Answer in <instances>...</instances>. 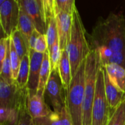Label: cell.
<instances>
[{
    "mask_svg": "<svg viewBox=\"0 0 125 125\" xmlns=\"http://www.w3.org/2000/svg\"><path fill=\"white\" fill-rule=\"evenodd\" d=\"M87 38L92 50L109 49L114 53L111 64L125 68V18L122 12H111L106 18L100 17Z\"/></svg>",
    "mask_w": 125,
    "mask_h": 125,
    "instance_id": "obj_1",
    "label": "cell"
},
{
    "mask_svg": "<svg viewBox=\"0 0 125 125\" xmlns=\"http://www.w3.org/2000/svg\"><path fill=\"white\" fill-rule=\"evenodd\" d=\"M67 51L68 52L73 77L77 73L81 64L92 51L87 38V32L77 7L73 13V25L70 40Z\"/></svg>",
    "mask_w": 125,
    "mask_h": 125,
    "instance_id": "obj_2",
    "label": "cell"
},
{
    "mask_svg": "<svg viewBox=\"0 0 125 125\" xmlns=\"http://www.w3.org/2000/svg\"><path fill=\"white\" fill-rule=\"evenodd\" d=\"M86 60L81 64L67 90L66 107L73 125H82V110L85 92Z\"/></svg>",
    "mask_w": 125,
    "mask_h": 125,
    "instance_id": "obj_3",
    "label": "cell"
},
{
    "mask_svg": "<svg viewBox=\"0 0 125 125\" xmlns=\"http://www.w3.org/2000/svg\"><path fill=\"white\" fill-rule=\"evenodd\" d=\"M100 62L96 51L92 50L86 59L85 92L82 110V125H92V108L95 97L97 74Z\"/></svg>",
    "mask_w": 125,
    "mask_h": 125,
    "instance_id": "obj_4",
    "label": "cell"
},
{
    "mask_svg": "<svg viewBox=\"0 0 125 125\" xmlns=\"http://www.w3.org/2000/svg\"><path fill=\"white\" fill-rule=\"evenodd\" d=\"M111 112L107 100L104 83V70L100 64L96 81V91L92 108V125H108Z\"/></svg>",
    "mask_w": 125,
    "mask_h": 125,
    "instance_id": "obj_5",
    "label": "cell"
},
{
    "mask_svg": "<svg viewBox=\"0 0 125 125\" xmlns=\"http://www.w3.org/2000/svg\"><path fill=\"white\" fill-rule=\"evenodd\" d=\"M26 97V89L20 88L15 81L7 83L0 78V107L19 111Z\"/></svg>",
    "mask_w": 125,
    "mask_h": 125,
    "instance_id": "obj_6",
    "label": "cell"
},
{
    "mask_svg": "<svg viewBox=\"0 0 125 125\" xmlns=\"http://www.w3.org/2000/svg\"><path fill=\"white\" fill-rule=\"evenodd\" d=\"M20 12L18 0H0V23L2 37H10L18 29Z\"/></svg>",
    "mask_w": 125,
    "mask_h": 125,
    "instance_id": "obj_7",
    "label": "cell"
},
{
    "mask_svg": "<svg viewBox=\"0 0 125 125\" xmlns=\"http://www.w3.org/2000/svg\"><path fill=\"white\" fill-rule=\"evenodd\" d=\"M65 89L62 83L59 70H51L45 94L48 95L55 112H61L66 108Z\"/></svg>",
    "mask_w": 125,
    "mask_h": 125,
    "instance_id": "obj_8",
    "label": "cell"
},
{
    "mask_svg": "<svg viewBox=\"0 0 125 125\" xmlns=\"http://www.w3.org/2000/svg\"><path fill=\"white\" fill-rule=\"evenodd\" d=\"M19 4L31 18L36 30L45 35L46 22L43 6V0H18Z\"/></svg>",
    "mask_w": 125,
    "mask_h": 125,
    "instance_id": "obj_9",
    "label": "cell"
},
{
    "mask_svg": "<svg viewBox=\"0 0 125 125\" xmlns=\"http://www.w3.org/2000/svg\"><path fill=\"white\" fill-rule=\"evenodd\" d=\"M45 94L27 92L26 109L33 119L44 117L52 112L45 101Z\"/></svg>",
    "mask_w": 125,
    "mask_h": 125,
    "instance_id": "obj_10",
    "label": "cell"
},
{
    "mask_svg": "<svg viewBox=\"0 0 125 125\" xmlns=\"http://www.w3.org/2000/svg\"><path fill=\"white\" fill-rule=\"evenodd\" d=\"M56 20L59 46L62 51L67 48L70 40L73 25V15L60 12L56 14Z\"/></svg>",
    "mask_w": 125,
    "mask_h": 125,
    "instance_id": "obj_11",
    "label": "cell"
},
{
    "mask_svg": "<svg viewBox=\"0 0 125 125\" xmlns=\"http://www.w3.org/2000/svg\"><path fill=\"white\" fill-rule=\"evenodd\" d=\"M29 56L30 67L26 90L29 92H37L39 86L40 73L43 61L44 54L37 53L34 50H30Z\"/></svg>",
    "mask_w": 125,
    "mask_h": 125,
    "instance_id": "obj_12",
    "label": "cell"
},
{
    "mask_svg": "<svg viewBox=\"0 0 125 125\" xmlns=\"http://www.w3.org/2000/svg\"><path fill=\"white\" fill-rule=\"evenodd\" d=\"M104 83L107 100L110 107L111 115L122 103L125 97V92L116 87L110 80L105 70L104 69Z\"/></svg>",
    "mask_w": 125,
    "mask_h": 125,
    "instance_id": "obj_13",
    "label": "cell"
},
{
    "mask_svg": "<svg viewBox=\"0 0 125 125\" xmlns=\"http://www.w3.org/2000/svg\"><path fill=\"white\" fill-rule=\"evenodd\" d=\"M33 120L34 125H73L67 107L61 112L52 111L46 116Z\"/></svg>",
    "mask_w": 125,
    "mask_h": 125,
    "instance_id": "obj_14",
    "label": "cell"
},
{
    "mask_svg": "<svg viewBox=\"0 0 125 125\" xmlns=\"http://www.w3.org/2000/svg\"><path fill=\"white\" fill-rule=\"evenodd\" d=\"M103 67L111 82L125 92V68L116 64H109Z\"/></svg>",
    "mask_w": 125,
    "mask_h": 125,
    "instance_id": "obj_15",
    "label": "cell"
},
{
    "mask_svg": "<svg viewBox=\"0 0 125 125\" xmlns=\"http://www.w3.org/2000/svg\"><path fill=\"white\" fill-rule=\"evenodd\" d=\"M59 73L64 89L67 90L73 79L72 67L67 49L62 51V56L59 65Z\"/></svg>",
    "mask_w": 125,
    "mask_h": 125,
    "instance_id": "obj_16",
    "label": "cell"
},
{
    "mask_svg": "<svg viewBox=\"0 0 125 125\" xmlns=\"http://www.w3.org/2000/svg\"><path fill=\"white\" fill-rule=\"evenodd\" d=\"M18 29L20 31V32L22 34V35L26 40L28 46H29V39L32 34V33L34 32V31L36 30V29L31 18L29 16V15L26 13V12L21 5H20Z\"/></svg>",
    "mask_w": 125,
    "mask_h": 125,
    "instance_id": "obj_17",
    "label": "cell"
},
{
    "mask_svg": "<svg viewBox=\"0 0 125 125\" xmlns=\"http://www.w3.org/2000/svg\"><path fill=\"white\" fill-rule=\"evenodd\" d=\"M51 73V62L49 58V52L48 50L44 53V56H43V61H42L40 73V80H39V86H38L37 92L45 94V87L48 82Z\"/></svg>",
    "mask_w": 125,
    "mask_h": 125,
    "instance_id": "obj_18",
    "label": "cell"
},
{
    "mask_svg": "<svg viewBox=\"0 0 125 125\" xmlns=\"http://www.w3.org/2000/svg\"><path fill=\"white\" fill-rule=\"evenodd\" d=\"M10 42L11 37L7 38V48L6 56L1 63L0 70V78L7 81V83H12L14 81L12 77V69H11V61H10Z\"/></svg>",
    "mask_w": 125,
    "mask_h": 125,
    "instance_id": "obj_19",
    "label": "cell"
},
{
    "mask_svg": "<svg viewBox=\"0 0 125 125\" xmlns=\"http://www.w3.org/2000/svg\"><path fill=\"white\" fill-rule=\"evenodd\" d=\"M30 67V56L29 53L26 55L21 61V66L18 75L17 80L15 81L18 86L21 89H26Z\"/></svg>",
    "mask_w": 125,
    "mask_h": 125,
    "instance_id": "obj_20",
    "label": "cell"
},
{
    "mask_svg": "<svg viewBox=\"0 0 125 125\" xmlns=\"http://www.w3.org/2000/svg\"><path fill=\"white\" fill-rule=\"evenodd\" d=\"M11 39L13 42L14 47L21 60L26 55L29 53L30 50L28 46L27 42L18 29L12 33Z\"/></svg>",
    "mask_w": 125,
    "mask_h": 125,
    "instance_id": "obj_21",
    "label": "cell"
},
{
    "mask_svg": "<svg viewBox=\"0 0 125 125\" xmlns=\"http://www.w3.org/2000/svg\"><path fill=\"white\" fill-rule=\"evenodd\" d=\"M45 37L48 42V50L54 45L58 38V32H57V25L56 15L53 16L49 21L46 24V33Z\"/></svg>",
    "mask_w": 125,
    "mask_h": 125,
    "instance_id": "obj_22",
    "label": "cell"
},
{
    "mask_svg": "<svg viewBox=\"0 0 125 125\" xmlns=\"http://www.w3.org/2000/svg\"><path fill=\"white\" fill-rule=\"evenodd\" d=\"M48 52L51 70H59V65L62 56V50L59 46V39L56 40L54 45L48 50Z\"/></svg>",
    "mask_w": 125,
    "mask_h": 125,
    "instance_id": "obj_23",
    "label": "cell"
},
{
    "mask_svg": "<svg viewBox=\"0 0 125 125\" xmlns=\"http://www.w3.org/2000/svg\"><path fill=\"white\" fill-rule=\"evenodd\" d=\"M10 61H11L12 77L14 81H16L17 78H18L21 60L14 47L12 39H11V42H10Z\"/></svg>",
    "mask_w": 125,
    "mask_h": 125,
    "instance_id": "obj_24",
    "label": "cell"
},
{
    "mask_svg": "<svg viewBox=\"0 0 125 125\" xmlns=\"http://www.w3.org/2000/svg\"><path fill=\"white\" fill-rule=\"evenodd\" d=\"M19 111L0 107V124L11 122L16 124L18 122Z\"/></svg>",
    "mask_w": 125,
    "mask_h": 125,
    "instance_id": "obj_25",
    "label": "cell"
},
{
    "mask_svg": "<svg viewBox=\"0 0 125 125\" xmlns=\"http://www.w3.org/2000/svg\"><path fill=\"white\" fill-rule=\"evenodd\" d=\"M54 5L56 14L62 12L73 15L76 8L74 0H54Z\"/></svg>",
    "mask_w": 125,
    "mask_h": 125,
    "instance_id": "obj_26",
    "label": "cell"
},
{
    "mask_svg": "<svg viewBox=\"0 0 125 125\" xmlns=\"http://www.w3.org/2000/svg\"><path fill=\"white\" fill-rule=\"evenodd\" d=\"M125 97L118 107L113 113L108 125H125Z\"/></svg>",
    "mask_w": 125,
    "mask_h": 125,
    "instance_id": "obj_27",
    "label": "cell"
},
{
    "mask_svg": "<svg viewBox=\"0 0 125 125\" xmlns=\"http://www.w3.org/2000/svg\"><path fill=\"white\" fill-rule=\"evenodd\" d=\"M16 125H34V120L26 109V100L19 109V115Z\"/></svg>",
    "mask_w": 125,
    "mask_h": 125,
    "instance_id": "obj_28",
    "label": "cell"
},
{
    "mask_svg": "<svg viewBox=\"0 0 125 125\" xmlns=\"http://www.w3.org/2000/svg\"><path fill=\"white\" fill-rule=\"evenodd\" d=\"M48 50V42H47L45 35L40 34V36L38 37V38L37 40L34 51H35L37 53L44 54Z\"/></svg>",
    "mask_w": 125,
    "mask_h": 125,
    "instance_id": "obj_29",
    "label": "cell"
},
{
    "mask_svg": "<svg viewBox=\"0 0 125 125\" xmlns=\"http://www.w3.org/2000/svg\"><path fill=\"white\" fill-rule=\"evenodd\" d=\"M7 38L1 37L0 40V62L1 63L6 56L7 48Z\"/></svg>",
    "mask_w": 125,
    "mask_h": 125,
    "instance_id": "obj_30",
    "label": "cell"
},
{
    "mask_svg": "<svg viewBox=\"0 0 125 125\" xmlns=\"http://www.w3.org/2000/svg\"><path fill=\"white\" fill-rule=\"evenodd\" d=\"M40 33L37 31L34 30V32L32 33V34L31 35V37L29 39V50H34V46L37 42V40L38 38V37L40 36Z\"/></svg>",
    "mask_w": 125,
    "mask_h": 125,
    "instance_id": "obj_31",
    "label": "cell"
},
{
    "mask_svg": "<svg viewBox=\"0 0 125 125\" xmlns=\"http://www.w3.org/2000/svg\"><path fill=\"white\" fill-rule=\"evenodd\" d=\"M16 124L11 123V122H7V123H4V124H0V125H16Z\"/></svg>",
    "mask_w": 125,
    "mask_h": 125,
    "instance_id": "obj_32",
    "label": "cell"
},
{
    "mask_svg": "<svg viewBox=\"0 0 125 125\" xmlns=\"http://www.w3.org/2000/svg\"></svg>",
    "mask_w": 125,
    "mask_h": 125,
    "instance_id": "obj_33",
    "label": "cell"
}]
</instances>
